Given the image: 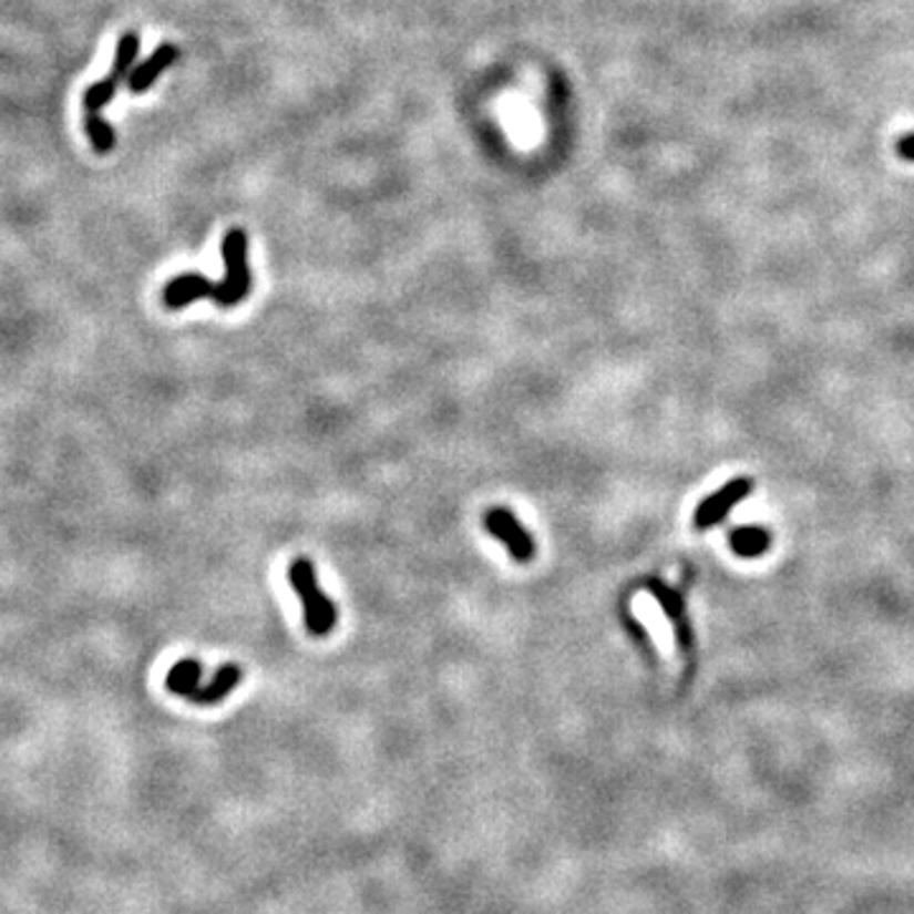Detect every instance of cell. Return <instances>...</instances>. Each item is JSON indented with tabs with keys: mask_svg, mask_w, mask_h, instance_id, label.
<instances>
[{
	"mask_svg": "<svg viewBox=\"0 0 914 914\" xmlns=\"http://www.w3.org/2000/svg\"><path fill=\"white\" fill-rule=\"evenodd\" d=\"M290 582L295 595L300 597L302 603V617L308 630L316 635V638H324L330 630L336 628L338 613L333 599L326 597L318 587L316 567H312L310 559H295L290 564Z\"/></svg>",
	"mask_w": 914,
	"mask_h": 914,
	"instance_id": "cell-1",
	"label": "cell"
},
{
	"mask_svg": "<svg viewBox=\"0 0 914 914\" xmlns=\"http://www.w3.org/2000/svg\"><path fill=\"white\" fill-rule=\"evenodd\" d=\"M222 257L226 265V277L222 283H216L212 298L219 308H234V305H239L251 290L247 234L242 229L226 232V237L222 239Z\"/></svg>",
	"mask_w": 914,
	"mask_h": 914,
	"instance_id": "cell-2",
	"label": "cell"
},
{
	"mask_svg": "<svg viewBox=\"0 0 914 914\" xmlns=\"http://www.w3.org/2000/svg\"><path fill=\"white\" fill-rule=\"evenodd\" d=\"M137 49H141V39H137V33L127 31L122 33L120 41H117V51H115V64H112V72L100 80L97 84H92L90 90L84 92V110L86 112H102L104 104H107L112 97H115L117 86L122 82H127L130 72H133V61L137 57Z\"/></svg>",
	"mask_w": 914,
	"mask_h": 914,
	"instance_id": "cell-3",
	"label": "cell"
},
{
	"mask_svg": "<svg viewBox=\"0 0 914 914\" xmlns=\"http://www.w3.org/2000/svg\"><path fill=\"white\" fill-rule=\"evenodd\" d=\"M483 528L487 534L499 538L506 546L513 562L526 564L536 556V542L528 531L521 526V521L513 516V511L506 506H493L483 513Z\"/></svg>",
	"mask_w": 914,
	"mask_h": 914,
	"instance_id": "cell-4",
	"label": "cell"
},
{
	"mask_svg": "<svg viewBox=\"0 0 914 914\" xmlns=\"http://www.w3.org/2000/svg\"><path fill=\"white\" fill-rule=\"evenodd\" d=\"M750 493H752V481H747V477H737V481H729L727 485H721L717 493H711L709 499H704L699 503V509H696L694 513V526L699 531L717 526L719 521H725L727 513L735 509L739 501H744Z\"/></svg>",
	"mask_w": 914,
	"mask_h": 914,
	"instance_id": "cell-5",
	"label": "cell"
},
{
	"mask_svg": "<svg viewBox=\"0 0 914 914\" xmlns=\"http://www.w3.org/2000/svg\"><path fill=\"white\" fill-rule=\"evenodd\" d=\"M173 61H178V49L173 43H163L153 51L151 57L141 61L133 72L127 76V86L133 94H143L153 86V82L165 72V69L173 66Z\"/></svg>",
	"mask_w": 914,
	"mask_h": 914,
	"instance_id": "cell-6",
	"label": "cell"
},
{
	"mask_svg": "<svg viewBox=\"0 0 914 914\" xmlns=\"http://www.w3.org/2000/svg\"><path fill=\"white\" fill-rule=\"evenodd\" d=\"M648 592L658 599V605L664 607L668 620L674 623L676 638H678V643H681V648L689 650L694 646V638H691V625H689V617H686L681 595H678L676 589H670L668 585H664V582H658V579L648 582Z\"/></svg>",
	"mask_w": 914,
	"mask_h": 914,
	"instance_id": "cell-7",
	"label": "cell"
},
{
	"mask_svg": "<svg viewBox=\"0 0 914 914\" xmlns=\"http://www.w3.org/2000/svg\"><path fill=\"white\" fill-rule=\"evenodd\" d=\"M214 283L206 280L204 275H196V273H188V275H178L173 277V280L165 285L163 290V302L168 305L171 310H181L191 305L194 300H202V298H212L214 295Z\"/></svg>",
	"mask_w": 914,
	"mask_h": 914,
	"instance_id": "cell-8",
	"label": "cell"
},
{
	"mask_svg": "<svg viewBox=\"0 0 914 914\" xmlns=\"http://www.w3.org/2000/svg\"><path fill=\"white\" fill-rule=\"evenodd\" d=\"M242 681V668L234 664H226L222 668H216V674L206 686H198V689L188 696V701L198 704V707H214V704L224 701L237 684Z\"/></svg>",
	"mask_w": 914,
	"mask_h": 914,
	"instance_id": "cell-9",
	"label": "cell"
},
{
	"mask_svg": "<svg viewBox=\"0 0 914 914\" xmlns=\"http://www.w3.org/2000/svg\"><path fill=\"white\" fill-rule=\"evenodd\" d=\"M202 676H204V668L198 660L183 658L178 660V664L171 666L168 676H165V686H168L171 694L188 699V696L202 686Z\"/></svg>",
	"mask_w": 914,
	"mask_h": 914,
	"instance_id": "cell-10",
	"label": "cell"
},
{
	"mask_svg": "<svg viewBox=\"0 0 914 914\" xmlns=\"http://www.w3.org/2000/svg\"><path fill=\"white\" fill-rule=\"evenodd\" d=\"M729 544L735 548V554L744 556V559H752V556L768 552L770 534L760 526H739L737 531H731Z\"/></svg>",
	"mask_w": 914,
	"mask_h": 914,
	"instance_id": "cell-11",
	"label": "cell"
},
{
	"mask_svg": "<svg viewBox=\"0 0 914 914\" xmlns=\"http://www.w3.org/2000/svg\"><path fill=\"white\" fill-rule=\"evenodd\" d=\"M84 130H86V135H90L92 147L100 155L110 153L112 147H115V130H112L110 122L104 120L100 112H86V115H84Z\"/></svg>",
	"mask_w": 914,
	"mask_h": 914,
	"instance_id": "cell-12",
	"label": "cell"
},
{
	"mask_svg": "<svg viewBox=\"0 0 914 914\" xmlns=\"http://www.w3.org/2000/svg\"><path fill=\"white\" fill-rule=\"evenodd\" d=\"M896 153H900V158L914 163V133L902 135L900 141H896Z\"/></svg>",
	"mask_w": 914,
	"mask_h": 914,
	"instance_id": "cell-13",
	"label": "cell"
}]
</instances>
